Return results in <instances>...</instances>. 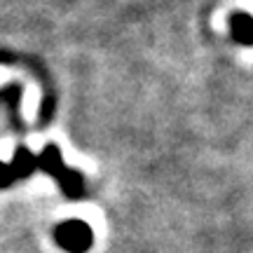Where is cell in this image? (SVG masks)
Here are the masks:
<instances>
[{"mask_svg": "<svg viewBox=\"0 0 253 253\" xmlns=\"http://www.w3.org/2000/svg\"><path fill=\"white\" fill-rule=\"evenodd\" d=\"M56 242L68 253H84L91 246V230L80 220H68L56 227Z\"/></svg>", "mask_w": 253, "mask_h": 253, "instance_id": "cell-1", "label": "cell"}, {"mask_svg": "<svg viewBox=\"0 0 253 253\" xmlns=\"http://www.w3.org/2000/svg\"><path fill=\"white\" fill-rule=\"evenodd\" d=\"M36 167H38V160L28 153V150L21 148V150H17V155H14V162L9 164V171H12V178L17 181V178H26Z\"/></svg>", "mask_w": 253, "mask_h": 253, "instance_id": "cell-2", "label": "cell"}, {"mask_svg": "<svg viewBox=\"0 0 253 253\" xmlns=\"http://www.w3.org/2000/svg\"><path fill=\"white\" fill-rule=\"evenodd\" d=\"M12 181H14V178H12L9 167H7V164H0V188H7Z\"/></svg>", "mask_w": 253, "mask_h": 253, "instance_id": "cell-3", "label": "cell"}]
</instances>
